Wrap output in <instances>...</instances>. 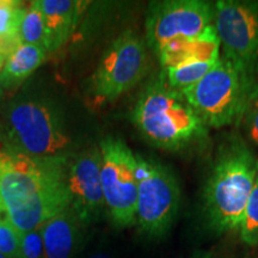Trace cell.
<instances>
[{
  "mask_svg": "<svg viewBox=\"0 0 258 258\" xmlns=\"http://www.w3.org/2000/svg\"><path fill=\"white\" fill-rule=\"evenodd\" d=\"M69 157L35 158L0 134V198L6 218L21 233L40 228L72 205Z\"/></svg>",
  "mask_w": 258,
  "mask_h": 258,
  "instance_id": "1",
  "label": "cell"
},
{
  "mask_svg": "<svg viewBox=\"0 0 258 258\" xmlns=\"http://www.w3.org/2000/svg\"><path fill=\"white\" fill-rule=\"evenodd\" d=\"M258 177V158L240 140L221 148L203 189V213L209 230L224 234L240 227Z\"/></svg>",
  "mask_w": 258,
  "mask_h": 258,
  "instance_id": "2",
  "label": "cell"
},
{
  "mask_svg": "<svg viewBox=\"0 0 258 258\" xmlns=\"http://www.w3.org/2000/svg\"><path fill=\"white\" fill-rule=\"evenodd\" d=\"M132 121L148 144L167 151L182 150L201 140L208 128L182 92L171 89L161 77L140 93Z\"/></svg>",
  "mask_w": 258,
  "mask_h": 258,
  "instance_id": "3",
  "label": "cell"
},
{
  "mask_svg": "<svg viewBox=\"0 0 258 258\" xmlns=\"http://www.w3.org/2000/svg\"><path fill=\"white\" fill-rule=\"evenodd\" d=\"M0 134L15 150L35 158H64L72 145L63 111L38 95H21L5 106Z\"/></svg>",
  "mask_w": 258,
  "mask_h": 258,
  "instance_id": "4",
  "label": "cell"
},
{
  "mask_svg": "<svg viewBox=\"0 0 258 258\" xmlns=\"http://www.w3.org/2000/svg\"><path fill=\"white\" fill-rule=\"evenodd\" d=\"M180 92L205 124L212 128L237 123L258 99V86L222 55L199 83Z\"/></svg>",
  "mask_w": 258,
  "mask_h": 258,
  "instance_id": "5",
  "label": "cell"
},
{
  "mask_svg": "<svg viewBox=\"0 0 258 258\" xmlns=\"http://www.w3.org/2000/svg\"><path fill=\"white\" fill-rule=\"evenodd\" d=\"M137 225L141 234L161 238L170 231L179 207L180 189L169 166L137 154Z\"/></svg>",
  "mask_w": 258,
  "mask_h": 258,
  "instance_id": "6",
  "label": "cell"
},
{
  "mask_svg": "<svg viewBox=\"0 0 258 258\" xmlns=\"http://www.w3.org/2000/svg\"><path fill=\"white\" fill-rule=\"evenodd\" d=\"M146 46L132 30L118 35L106 48L89 82L93 104L115 102L133 89L147 72Z\"/></svg>",
  "mask_w": 258,
  "mask_h": 258,
  "instance_id": "7",
  "label": "cell"
},
{
  "mask_svg": "<svg viewBox=\"0 0 258 258\" xmlns=\"http://www.w3.org/2000/svg\"><path fill=\"white\" fill-rule=\"evenodd\" d=\"M99 151L106 212L115 227H131L137 224V156L124 141L114 137L103 139Z\"/></svg>",
  "mask_w": 258,
  "mask_h": 258,
  "instance_id": "8",
  "label": "cell"
},
{
  "mask_svg": "<svg viewBox=\"0 0 258 258\" xmlns=\"http://www.w3.org/2000/svg\"><path fill=\"white\" fill-rule=\"evenodd\" d=\"M214 8L220 55L258 86V0H219Z\"/></svg>",
  "mask_w": 258,
  "mask_h": 258,
  "instance_id": "9",
  "label": "cell"
},
{
  "mask_svg": "<svg viewBox=\"0 0 258 258\" xmlns=\"http://www.w3.org/2000/svg\"><path fill=\"white\" fill-rule=\"evenodd\" d=\"M214 3L164 0L151 3L146 16V41L158 53L170 42L201 34L214 25Z\"/></svg>",
  "mask_w": 258,
  "mask_h": 258,
  "instance_id": "10",
  "label": "cell"
},
{
  "mask_svg": "<svg viewBox=\"0 0 258 258\" xmlns=\"http://www.w3.org/2000/svg\"><path fill=\"white\" fill-rule=\"evenodd\" d=\"M101 164V151L96 146L82 151L70 161L71 207H73L85 226L98 221L106 211L102 189Z\"/></svg>",
  "mask_w": 258,
  "mask_h": 258,
  "instance_id": "11",
  "label": "cell"
},
{
  "mask_svg": "<svg viewBox=\"0 0 258 258\" xmlns=\"http://www.w3.org/2000/svg\"><path fill=\"white\" fill-rule=\"evenodd\" d=\"M163 70L183 64L218 61L220 59V40L214 25L196 36L179 38L164 46L157 53Z\"/></svg>",
  "mask_w": 258,
  "mask_h": 258,
  "instance_id": "12",
  "label": "cell"
},
{
  "mask_svg": "<svg viewBox=\"0 0 258 258\" xmlns=\"http://www.w3.org/2000/svg\"><path fill=\"white\" fill-rule=\"evenodd\" d=\"M40 228L43 258H73L83 243L85 225L70 206Z\"/></svg>",
  "mask_w": 258,
  "mask_h": 258,
  "instance_id": "13",
  "label": "cell"
},
{
  "mask_svg": "<svg viewBox=\"0 0 258 258\" xmlns=\"http://www.w3.org/2000/svg\"><path fill=\"white\" fill-rule=\"evenodd\" d=\"M46 30V50L55 51L72 36L88 2L78 0H38Z\"/></svg>",
  "mask_w": 258,
  "mask_h": 258,
  "instance_id": "14",
  "label": "cell"
},
{
  "mask_svg": "<svg viewBox=\"0 0 258 258\" xmlns=\"http://www.w3.org/2000/svg\"><path fill=\"white\" fill-rule=\"evenodd\" d=\"M47 50L34 44H19L9 54L4 67L0 71V84L3 89H16L46 60Z\"/></svg>",
  "mask_w": 258,
  "mask_h": 258,
  "instance_id": "15",
  "label": "cell"
},
{
  "mask_svg": "<svg viewBox=\"0 0 258 258\" xmlns=\"http://www.w3.org/2000/svg\"><path fill=\"white\" fill-rule=\"evenodd\" d=\"M27 10L21 2L0 0V49L8 56L21 44L18 30Z\"/></svg>",
  "mask_w": 258,
  "mask_h": 258,
  "instance_id": "16",
  "label": "cell"
},
{
  "mask_svg": "<svg viewBox=\"0 0 258 258\" xmlns=\"http://www.w3.org/2000/svg\"><path fill=\"white\" fill-rule=\"evenodd\" d=\"M218 61H205V62L171 67L163 70L161 78L171 89L180 92L199 83L215 66Z\"/></svg>",
  "mask_w": 258,
  "mask_h": 258,
  "instance_id": "17",
  "label": "cell"
},
{
  "mask_svg": "<svg viewBox=\"0 0 258 258\" xmlns=\"http://www.w3.org/2000/svg\"><path fill=\"white\" fill-rule=\"evenodd\" d=\"M18 38L21 44H34L46 49V30L37 2H32L25 12L18 30Z\"/></svg>",
  "mask_w": 258,
  "mask_h": 258,
  "instance_id": "18",
  "label": "cell"
},
{
  "mask_svg": "<svg viewBox=\"0 0 258 258\" xmlns=\"http://www.w3.org/2000/svg\"><path fill=\"white\" fill-rule=\"evenodd\" d=\"M239 230L245 244L250 246L258 245V177L245 206Z\"/></svg>",
  "mask_w": 258,
  "mask_h": 258,
  "instance_id": "19",
  "label": "cell"
},
{
  "mask_svg": "<svg viewBox=\"0 0 258 258\" xmlns=\"http://www.w3.org/2000/svg\"><path fill=\"white\" fill-rule=\"evenodd\" d=\"M22 235L8 218L0 220V252L6 258H22Z\"/></svg>",
  "mask_w": 258,
  "mask_h": 258,
  "instance_id": "20",
  "label": "cell"
},
{
  "mask_svg": "<svg viewBox=\"0 0 258 258\" xmlns=\"http://www.w3.org/2000/svg\"><path fill=\"white\" fill-rule=\"evenodd\" d=\"M43 239L41 228L22 235V258H43Z\"/></svg>",
  "mask_w": 258,
  "mask_h": 258,
  "instance_id": "21",
  "label": "cell"
},
{
  "mask_svg": "<svg viewBox=\"0 0 258 258\" xmlns=\"http://www.w3.org/2000/svg\"><path fill=\"white\" fill-rule=\"evenodd\" d=\"M245 117H246L247 133H249L251 140L258 145V99L252 103Z\"/></svg>",
  "mask_w": 258,
  "mask_h": 258,
  "instance_id": "22",
  "label": "cell"
},
{
  "mask_svg": "<svg viewBox=\"0 0 258 258\" xmlns=\"http://www.w3.org/2000/svg\"><path fill=\"white\" fill-rule=\"evenodd\" d=\"M86 258H114L110 253L104 250H96L92 253H90Z\"/></svg>",
  "mask_w": 258,
  "mask_h": 258,
  "instance_id": "23",
  "label": "cell"
},
{
  "mask_svg": "<svg viewBox=\"0 0 258 258\" xmlns=\"http://www.w3.org/2000/svg\"><path fill=\"white\" fill-rule=\"evenodd\" d=\"M189 258H215V256L211 251H198V252L191 254Z\"/></svg>",
  "mask_w": 258,
  "mask_h": 258,
  "instance_id": "24",
  "label": "cell"
},
{
  "mask_svg": "<svg viewBox=\"0 0 258 258\" xmlns=\"http://www.w3.org/2000/svg\"><path fill=\"white\" fill-rule=\"evenodd\" d=\"M6 59H8V55H6L4 51L0 49V71H2L3 67H4V63H5Z\"/></svg>",
  "mask_w": 258,
  "mask_h": 258,
  "instance_id": "25",
  "label": "cell"
},
{
  "mask_svg": "<svg viewBox=\"0 0 258 258\" xmlns=\"http://www.w3.org/2000/svg\"><path fill=\"white\" fill-rule=\"evenodd\" d=\"M3 97H4V89H3L2 84H0V102H2Z\"/></svg>",
  "mask_w": 258,
  "mask_h": 258,
  "instance_id": "26",
  "label": "cell"
},
{
  "mask_svg": "<svg viewBox=\"0 0 258 258\" xmlns=\"http://www.w3.org/2000/svg\"><path fill=\"white\" fill-rule=\"evenodd\" d=\"M0 212H5V208H4V205H3V201H2V198H0Z\"/></svg>",
  "mask_w": 258,
  "mask_h": 258,
  "instance_id": "27",
  "label": "cell"
},
{
  "mask_svg": "<svg viewBox=\"0 0 258 258\" xmlns=\"http://www.w3.org/2000/svg\"><path fill=\"white\" fill-rule=\"evenodd\" d=\"M0 258H6L5 256H4V254H3L2 252H0Z\"/></svg>",
  "mask_w": 258,
  "mask_h": 258,
  "instance_id": "28",
  "label": "cell"
},
{
  "mask_svg": "<svg viewBox=\"0 0 258 258\" xmlns=\"http://www.w3.org/2000/svg\"><path fill=\"white\" fill-rule=\"evenodd\" d=\"M0 220H2V212H0Z\"/></svg>",
  "mask_w": 258,
  "mask_h": 258,
  "instance_id": "29",
  "label": "cell"
}]
</instances>
